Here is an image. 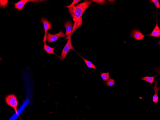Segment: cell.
I'll return each instance as SVG.
<instances>
[{
	"instance_id": "cell-1",
	"label": "cell",
	"mask_w": 160,
	"mask_h": 120,
	"mask_svg": "<svg viewBox=\"0 0 160 120\" xmlns=\"http://www.w3.org/2000/svg\"><path fill=\"white\" fill-rule=\"evenodd\" d=\"M90 0H86L74 6L69 12L71 14L74 23L77 20L82 18L84 11L91 4Z\"/></svg>"
},
{
	"instance_id": "cell-2",
	"label": "cell",
	"mask_w": 160,
	"mask_h": 120,
	"mask_svg": "<svg viewBox=\"0 0 160 120\" xmlns=\"http://www.w3.org/2000/svg\"><path fill=\"white\" fill-rule=\"evenodd\" d=\"M5 101L7 104L14 109L16 114H17V106L18 102L15 95L10 94L7 95L5 97Z\"/></svg>"
},
{
	"instance_id": "cell-3",
	"label": "cell",
	"mask_w": 160,
	"mask_h": 120,
	"mask_svg": "<svg viewBox=\"0 0 160 120\" xmlns=\"http://www.w3.org/2000/svg\"><path fill=\"white\" fill-rule=\"evenodd\" d=\"M70 49L74 50L71 44V37L67 39V42L62 50L61 56H58L61 61H63L65 59L68 52Z\"/></svg>"
},
{
	"instance_id": "cell-4",
	"label": "cell",
	"mask_w": 160,
	"mask_h": 120,
	"mask_svg": "<svg viewBox=\"0 0 160 120\" xmlns=\"http://www.w3.org/2000/svg\"><path fill=\"white\" fill-rule=\"evenodd\" d=\"M41 23L43 24L45 30V34L43 42L45 43L46 40L47 33L48 30H51L52 28V24L50 21L48 20L44 17L42 18L40 20Z\"/></svg>"
},
{
	"instance_id": "cell-5",
	"label": "cell",
	"mask_w": 160,
	"mask_h": 120,
	"mask_svg": "<svg viewBox=\"0 0 160 120\" xmlns=\"http://www.w3.org/2000/svg\"><path fill=\"white\" fill-rule=\"evenodd\" d=\"M66 36L65 33L61 30L58 33L55 34H51L49 32L47 35L46 40L48 43H50L57 40L59 38L64 37Z\"/></svg>"
},
{
	"instance_id": "cell-6",
	"label": "cell",
	"mask_w": 160,
	"mask_h": 120,
	"mask_svg": "<svg viewBox=\"0 0 160 120\" xmlns=\"http://www.w3.org/2000/svg\"><path fill=\"white\" fill-rule=\"evenodd\" d=\"M147 36L143 34L141 32L137 29H133L131 32V37L138 40H142L145 36Z\"/></svg>"
},
{
	"instance_id": "cell-7",
	"label": "cell",
	"mask_w": 160,
	"mask_h": 120,
	"mask_svg": "<svg viewBox=\"0 0 160 120\" xmlns=\"http://www.w3.org/2000/svg\"><path fill=\"white\" fill-rule=\"evenodd\" d=\"M73 25V24L72 22L69 20L65 23L64 26L65 27L66 30L65 34L66 37V39H67L70 37H71V34Z\"/></svg>"
},
{
	"instance_id": "cell-8",
	"label": "cell",
	"mask_w": 160,
	"mask_h": 120,
	"mask_svg": "<svg viewBox=\"0 0 160 120\" xmlns=\"http://www.w3.org/2000/svg\"><path fill=\"white\" fill-rule=\"evenodd\" d=\"M157 18L156 25L152 32L149 34L148 35L150 37L153 36L156 38L160 37V29L158 24L157 17Z\"/></svg>"
},
{
	"instance_id": "cell-9",
	"label": "cell",
	"mask_w": 160,
	"mask_h": 120,
	"mask_svg": "<svg viewBox=\"0 0 160 120\" xmlns=\"http://www.w3.org/2000/svg\"><path fill=\"white\" fill-rule=\"evenodd\" d=\"M154 82L155 83V85L153 88V89L154 90L155 94L153 97L152 100L155 103L156 105H157L159 100V98L157 95L158 94V91H159L160 89L157 87V81H154Z\"/></svg>"
},
{
	"instance_id": "cell-10",
	"label": "cell",
	"mask_w": 160,
	"mask_h": 120,
	"mask_svg": "<svg viewBox=\"0 0 160 120\" xmlns=\"http://www.w3.org/2000/svg\"><path fill=\"white\" fill-rule=\"evenodd\" d=\"M28 0H21L16 3H12L14 4V8L16 9L22 11L26 4L29 1Z\"/></svg>"
},
{
	"instance_id": "cell-11",
	"label": "cell",
	"mask_w": 160,
	"mask_h": 120,
	"mask_svg": "<svg viewBox=\"0 0 160 120\" xmlns=\"http://www.w3.org/2000/svg\"><path fill=\"white\" fill-rule=\"evenodd\" d=\"M55 47L54 48H52L47 45L46 42L44 44L43 49L45 50L47 53L52 54L58 56L56 55L54 52V50Z\"/></svg>"
},
{
	"instance_id": "cell-12",
	"label": "cell",
	"mask_w": 160,
	"mask_h": 120,
	"mask_svg": "<svg viewBox=\"0 0 160 120\" xmlns=\"http://www.w3.org/2000/svg\"><path fill=\"white\" fill-rule=\"evenodd\" d=\"M158 75L153 76H145L142 78L141 79L142 80L145 81L152 84L154 81V78Z\"/></svg>"
},
{
	"instance_id": "cell-13",
	"label": "cell",
	"mask_w": 160,
	"mask_h": 120,
	"mask_svg": "<svg viewBox=\"0 0 160 120\" xmlns=\"http://www.w3.org/2000/svg\"><path fill=\"white\" fill-rule=\"evenodd\" d=\"M86 64L89 68L96 69L95 66L91 62L85 59L82 56L80 55Z\"/></svg>"
},
{
	"instance_id": "cell-14",
	"label": "cell",
	"mask_w": 160,
	"mask_h": 120,
	"mask_svg": "<svg viewBox=\"0 0 160 120\" xmlns=\"http://www.w3.org/2000/svg\"><path fill=\"white\" fill-rule=\"evenodd\" d=\"M101 73V76L103 79L104 81H107L110 78V76L108 71L107 73Z\"/></svg>"
},
{
	"instance_id": "cell-15",
	"label": "cell",
	"mask_w": 160,
	"mask_h": 120,
	"mask_svg": "<svg viewBox=\"0 0 160 120\" xmlns=\"http://www.w3.org/2000/svg\"><path fill=\"white\" fill-rule=\"evenodd\" d=\"M80 0H74L72 3L70 5L66 7L68 9L69 11L71 10L73 7L74 6V5L78 3Z\"/></svg>"
},
{
	"instance_id": "cell-16",
	"label": "cell",
	"mask_w": 160,
	"mask_h": 120,
	"mask_svg": "<svg viewBox=\"0 0 160 120\" xmlns=\"http://www.w3.org/2000/svg\"><path fill=\"white\" fill-rule=\"evenodd\" d=\"M150 3H153L155 5L157 10L158 8H160V5L159 1L158 0H149Z\"/></svg>"
},
{
	"instance_id": "cell-17",
	"label": "cell",
	"mask_w": 160,
	"mask_h": 120,
	"mask_svg": "<svg viewBox=\"0 0 160 120\" xmlns=\"http://www.w3.org/2000/svg\"><path fill=\"white\" fill-rule=\"evenodd\" d=\"M114 84V80L112 78L109 79L106 82V84L108 86H112Z\"/></svg>"
},
{
	"instance_id": "cell-18",
	"label": "cell",
	"mask_w": 160,
	"mask_h": 120,
	"mask_svg": "<svg viewBox=\"0 0 160 120\" xmlns=\"http://www.w3.org/2000/svg\"><path fill=\"white\" fill-rule=\"evenodd\" d=\"M90 1L91 2H95L102 5H105L108 3L107 2L104 0H93Z\"/></svg>"
}]
</instances>
